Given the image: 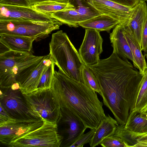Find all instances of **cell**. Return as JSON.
Segmentation results:
<instances>
[{
  "label": "cell",
  "mask_w": 147,
  "mask_h": 147,
  "mask_svg": "<svg viewBox=\"0 0 147 147\" xmlns=\"http://www.w3.org/2000/svg\"><path fill=\"white\" fill-rule=\"evenodd\" d=\"M88 66L97 80L104 104L119 124L125 125L134 108L142 74L113 52L108 58Z\"/></svg>",
  "instance_id": "obj_1"
},
{
  "label": "cell",
  "mask_w": 147,
  "mask_h": 147,
  "mask_svg": "<svg viewBox=\"0 0 147 147\" xmlns=\"http://www.w3.org/2000/svg\"><path fill=\"white\" fill-rule=\"evenodd\" d=\"M60 107L71 112L90 129H96L106 115L96 92L84 83L55 70L51 86Z\"/></svg>",
  "instance_id": "obj_2"
},
{
  "label": "cell",
  "mask_w": 147,
  "mask_h": 147,
  "mask_svg": "<svg viewBox=\"0 0 147 147\" xmlns=\"http://www.w3.org/2000/svg\"><path fill=\"white\" fill-rule=\"evenodd\" d=\"M49 46V54L59 71L68 77L83 83L82 70L84 64L66 33L61 30L53 33Z\"/></svg>",
  "instance_id": "obj_3"
},
{
  "label": "cell",
  "mask_w": 147,
  "mask_h": 147,
  "mask_svg": "<svg viewBox=\"0 0 147 147\" xmlns=\"http://www.w3.org/2000/svg\"><path fill=\"white\" fill-rule=\"evenodd\" d=\"M63 24L59 21L40 22L21 19H0V34L18 35L41 39L53 31L59 29Z\"/></svg>",
  "instance_id": "obj_4"
},
{
  "label": "cell",
  "mask_w": 147,
  "mask_h": 147,
  "mask_svg": "<svg viewBox=\"0 0 147 147\" xmlns=\"http://www.w3.org/2000/svg\"><path fill=\"white\" fill-rule=\"evenodd\" d=\"M23 95L34 116L57 123L60 115V108L55 100L51 88Z\"/></svg>",
  "instance_id": "obj_5"
},
{
  "label": "cell",
  "mask_w": 147,
  "mask_h": 147,
  "mask_svg": "<svg viewBox=\"0 0 147 147\" xmlns=\"http://www.w3.org/2000/svg\"><path fill=\"white\" fill-rule=\"evenodd\" d=\"M43 120L41 127L24 134L8 147H60L63 138L58 133L57 123Z\"/></svg>",
  "instance_id": "obj_6"
},
{
  "label": "cell",
  "mask_w": 147,
  "mask_h": 147,
  "mask_svg": "<svg viewBox=\"0 0 147 147\" xmlns=\"http://www.w3.org/2000/svg\"><path fill=\"white\" fill-rule=\"evenodd\" d=\"M0 106L11 118L18 119H40L32 115L20 89L0 88Z\"/></svg>",
  "instance_id": "obj_7"
},
{
  "label": "cell",
  "mask_w": 147,
  "mask_h": 147,
  "mask_svg": "<svg viewBox=\"0 0 147 147\" xmlns=\"http://www.w3.org/2000/svg\"><path fill=\"white\" fill-rule=\"evenodd\" d=\"M60 108V115L57 124L58 133L63 138L60 147H71L88 128L68 109Z\"/></svg>",
  "instance_id": "obj_8"
},
{
  "label": "cell",
  "mask_w": 147,
  "mask_h": 147,
  "mask_svg": "<svg viewBox=\"0 0 147 147\" xmlns=\"http://www.w3.org/2000/svg\"><path fill=\"white\" fill-rule=\"evenodd\" d=\"M43 119H18L12 118L0 123V142L8 147L12 142L30 132L41 127Z\"/></svg>",
  "instance_id": "obj_9"
},
{
  "label": "cell",
  "mask_w": 147,
  "mask_h": 147,
  "mask_svg": "<svg viewBox=\"0 0 147 147\" xmlns=\"http://www.w3.org/2000/svg\"><path fill=\"white\" fill-rule=\"evenodd\" d=\"M44 56H37L32 54L16 64L9 70L0 75L1 88L11 87L14 84L19 85L28 77L42 61Z\"/></svg>",
  "instance_id": "obj_10"
},
{
  "label": "cell",
  "mask_w": 147,
  "mask_h": 147,
  "mask_svg": "<svg viewBox=\"0 0 147 147\" xmlns=\"http://www.w3.org/2000/svg\"><path fill=\"white\" fill-rule=\"evenodd\" d=\"M99 30L85 29V32L78 53L84 64L88 66L96 64L103 51V39Z\"/></svg>",
  "instance_id": "obj_11"
},
{
  "label": "cell",
  "mask_w": 147,
  "mask_h": 147,
  "mask_svg": "<svg viewBox=\"0 0 147 147\" xmlns=\"http://www.w3.org/2000/svg\"><path fill=\"white\" fill-rule=\"evenodd\" d=\"M88 3L101 15L117 20L119 24H128L134 13V7L123 5L110 0H86Z\"/></svg>",
  "instance_id": "obj_12"
},
{
  "label": "cell",
  "mask_w": 147,
  "mask_h": 147,
  "mask_svg": "<svg viewBox=\"0 0 147 147\" xmlns=\"http://www.w3.org/2000/svg\"><path fill=\"white\" fill-rule=\"evenodd\" d=\"M7 18L40 22L59 21L50 14L41 12L30 7L0 4V19Z\"/></svg>",
  "instance_id": "obj_13"
},
{
  "label": "cell",
  "mask_w": 147,
  "mask_h": 147,
  "mask_svg": "<svg viewBox=\"0 0 147 147\" xmlns=\"http://www.w3.org/2000/svg\"><path fill=\"white\" fill-rule=\"evenodd\" d=\"M124 24H119L110 34V39L113 52L125 61L129 59L133 62V55L124 34Z\"/></svg>",
  "instance_id": "obj_14"
},
{
  "label": "cell",
  "mask_w": 147,
  "mask_h": 147,
  "mask_svg": "<svg viewBox=\"0 0 147 147\" xmlns=\"http://www.w3.org/2000/svg\"><path fill=\"white\" fill-rule=\"evenodd\" d=\"M53 62L49 54L44 56L30 75L20 84V89L23 94H27L36 90L42 75L47 67Z\"/></svg>",
  "instance_id": "obj_15"
},
{
  "label": "cell",
  "mask_w": 147,
  "mask_h": 147,
  "mask_svg": "<svg viewBox=\"0 0 147 147\" xmlns=\"http://www.w3.org/2000/svg\"><path fill=\"white\" fill-rule=\"evenodd\" d=\"M35 38L16 35L0 34V46L6 50L32 53V44Z\"/></svg>",
  "instance_id": "obj_16"
},
{
  "label": "cell",
  "mask_w": 147,
  "mask_h": 147,
  "mask_svg": "<svg viewBox=\"0 0 147 147\" xmlns=\"http://www.w3.org/2000/svg\"><path fill=\"white\" fill-rule=\"evenodd\" d=\"M124 26L125 35L133 55L134 66L143 74L147 69L145 56L143 55L141 47L129 24Z\"/></svg>",
  "instance_id": "obj_17"
},
{
  "label": "cell",
  "mask_w": 147,
  "mask_h": 147,
  "mask_svg": "<svg viewBox=\"0 0 147 147\" xmlns=\"http://www.w3.org/2000/svg\"><path fill=\"white\" fill-rule=\"evenodd\" d=\"M147 18V3L146 2L141 1L136 6L129 25L141 48L142 33Z\"/></svg>",
  "instance_id": "obj_18"
},
{
  "label": "cell",
  "mask_w": 147,
  "mask_h": 147,
  "mask_svg": "<svg viewBox=\"0 0 147 147\" xmlns=\"http://www.w3.org/2000/svg\"><path fill=\"white\" fill-rule=\"evenodd\" d=\"M119 125L116 119L109 115H106L96 129L89 143L90 146L94 147L98 146L105 138L113 135Z\"/></svg>",
  "instance_id": "obj_19"
},
{
  "label": "cell",
  "mask_w": 147,
  "mask_h": 147,
  "mask_svg": "<svg viewBox=\"0 0 147 147\" xmlns=\"http://www.w3.org/2000/svg\"><path fill=\"white\" fill-rule=\"evenodd\" d=\"M119 24L118 21L111 17L101 15L80 23L79 25L85 29H92L110 33L111 29Z\"/></svg>",
  "instance_id": "obj_20"
},
{
  "label": "cell",
  "mask_w": 147,
  "mask_h": 147,
  "mask_svg": "<svg viewBox=\"0 0 147 147\" xmlns=\"http://www.w3.org/2000/svg\"><path fill=\"white\" fill-rule=\"evenodd\" d=\"M32 53L6 50L0 53V75L6 73L16 64Z\"/></svg>",
  "instance_id": "obj_21"
},
{
  "label": "cell",
  "mask_w": 147,
  "mask_h": 147,
  "mask_svg": "<svg viewBox=\"0 0 147 147\" xmlns=\"http://www.w3.org/2000/svg\"><path fill=\"white\" fill-rule=\"evenodd\" d=\"M51 15L63 24H66L70 27H78L80 23L84 22L75 7L57 11L51 13Z\"/></svg>",
  "instance_id": "obj_22"
},
{
  "label": "cell",
  "mask_w": 147,
  "mask_h": 147,
  "mask_svg": "<svg viewBox=\"0 0 147 147\" xmlns=\"http://www.w3.org/2000/svg\"><path fill=\"white\" fill-rule=\"evenodd\" d=\"M124 126L127 130L133 133H147V118L142 117L140 111H133Z\"/></svg>",
  "instance_id": "obj_23"
},
{
  "label": "cell",
  "mask_w": 147,
  "mask_h": 147,
  "mask_svg": "<svg viewBox=\"0 0 147 147\" xmlns=\"http://www.w3.org/2000/svg\"><path fill=\"white\" fill-rule=\"evenodd\" d=\"M31 7L41 12L51 14L62 10L72 9L74 6L70 3L57 2H47L36 4Z\"/></svg>",
  "instance_id": "obj_24"
},
{
  "label": "cell",
  "mask_w": 147,
  "mask_h": 147,
  "mask_svg": "<svg viewBox=\"0 0 147 147\" xmlns=\"http://www.w3.org/2000/svg\"><path fill=\"white\" fill-rule=\"evenodd\" d=\"M147 106V69L142 74L140 87L133 111H140Z\"/></svg>",
  "instance_id": "obj_25"
},
{
  "label": "cell",
  "mask_w": 147,
  "mask_h": 147,
  "mask_svg": "<svg viewBox=\"0 0 147 147\" xmlns=\"http://www.w3.org/2000/svg\"><path fill=\"white\" fill-rule=\"evenodd\" d=\"M82 76L84 84L100 94V91L96 77L90 68L84 64L82 67Z\"/></svg>",
  "instance_id": "obj_26"
},
{
  "label": "cell",
  "mask_w": 147,
  "mask_h": 147,
  "mask_svg": "<svg viewBox=\"0 0 147 147\" xmlns=\"http://www.w3.org/2000/svg\"><path fill=\"white\" fill-rule=\"evenodd\" d=\"M55 64L53 62L48 66L42 75L36 90L50 88L54 70Z\"/></svg>",
  "instance_id": "obj_27"
},
{
  "label": "cell",
  "mask_w": 147,
  "mask_h": 147,
  "mask_svg": "<svg viewBox=\"0 0 147 147\" xmlns=\"http://www.w3.org/2000/svg\"><path fill=\"white\" fill-rule=\"evenodd\" d=\"M100 144L103 147H128L127 144L122 139L114 135L105 138Z\"/></svg>",
  "instance_id": "obj_28"
},
{
  "label": "cell",
  "mask_w": 147,
  "mask_h": 147,
  "mask_svg": "<svg viewBox=\"0 0 147 147\" xmlns=\"http://www.w3.org/2000/svg\"><path fill=\"white\" fill-rule=\"evenodd\" d=\"M95 129H91L87 133L81 135L71 147H82L90 141L95 131Z\"/></svg>",
  "instance_id": "obj_29"
},
{
  "label": "cell",
  "mask_w": 147,
  "mask_h": 147,
  "mask_svg": "<svg viewBox=\"0 0 147 147\" xmlns=\"http://www.w3.org/2000/svg\"><path fill=\"white\" fill-rule=\"evenodd\" d=\"M134 147H147V136L134 133Z\"/></svg>",
  "instance_id": "obj_30"
},
{
  "label": "cell",
  "mask_w": 147,
  "mask_h": 147,
  "mask_svg": "<svg viewBox=\"0 0 147 147\" xmlns=\"http://www.w3.org/2000/svg\"><path fill=\"white\" fill-rule=\"evenodd\" d=\"M0 4L30 7L26 0H0Z\"/></svg>",
  "instance_id": "obj_31"
},
{
  "label": "cell",
  "mask_w": 147,
  "mask_h": 147,
  "mask_svg": "<svg viewBox=\"0 0 147 147\" xmlns=\"http://www.w3.org/2000/svg\"><path fill=\"white\" fill-rule=\"evenodd\" d=\"M141 50L144 54L147 53V18L146 20L142 33Z\"/></svg>",
  "instance_id": "obj_32"
},
{
  "label": "cell",
  "mask_w": 147,
  "mask_h": 147,
  "mask_svg": "<svg viewBox=\"0 0 147 147\" xmlns=\"http://www.w3.org/2000/svg\"><path fill=\"white\" fill-rule=\"evenodd\" d=\"M121 5L134 7L140 2V0H110Z\"/></svg>",
  "instance_id": "obj_33"
},
{
  "label": "cell",
  "mask_w": 147,
  "mask_h": 147,
  "mask_svg": "<svg viewBox=\"0 0 147 147\" xmlns=\"http://www.w3.org/2000/svg\"><path fill=\"white\" fill-rule=\"evenodd\" d=\"M30 7L36 4L47 2H57L60 3H68L69 0H26Z\"/></svg>",
  "instance_id": "obj_34"
},
{
  "label": "cell",
  "mask_w": 147,
  "mask_h": 147,
  "mask_svg": "<svg viewBox=\"0 0 147 147\" xmlns=\"http://www.w3.org/2000/svg\"><path fill=\"white\" fill-rule=\"evenodd\" d=\"M141 115L147 118V106L140 111Z\"/></svg>",
  "instance_id": "obj_35"
},
{
  "label": "cell",
  "mask_w": 147,
  "mask_h": 147,
  "mask_svg": "<svg viewBox=\"0 0 147 147\" xmlns=\"http://www.w3.org/2000/svg\"><path fill=\"white\" fill-rule=\"evenodd\" d=\"M147 2V0H140V2Z\"/></svg>",
  "instance_id": "obj_36"
},
{
  "label": "cell",
  "mask_w": 147,
  "mask_h": 147,
  "mask_svg": "<svg viewBox=\"0 0 147 147\" xmlns=\"http://www.w3.org/2000/svg\"><path fill=\"white\" fill-rule=\"evenodd\" d=\"M146 58L147 59V53L145 54L144 55Z\"/></svg>",
  "instance_id": "obj_37"
}]
</instances>
